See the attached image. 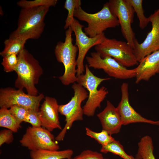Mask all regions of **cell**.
<instances>
[{"mask_svg":"<svg viewBox=\"0 0 159 159\" xmlns=\"http://www.w3.org/2000/svg\"><path fill=\"white\" fill-rule=\"evenodd\" d=\"M11 130L7 129L1 130L0 132V146L4 143L9 144L14 139L13 133Z\"/></svg>","mask_w":159,"mask_h":159,"instance_id":"4dcf8cb0","label":"cell"},{"mask_svg":"<svg viewBox=\"0 0 159 159\" xmlns=\"http://www.w3.org/2000/svg\"><path fill=\"white\" fill-rule=\"evenodd\" d=\"M152 29L144 41L140 43L135 38L134 54L139 63L145 57L159 50V9L148 17Z\"/></svg>","mask_w":159,"mask_h":159,"instance_id":"4fadbf2b","label":"cell"},{"mask_svg":"<svg viewBox=\"0 0 159 159\" xmlns=\"http://www.w3.org/2000/svg\"><path fill=\"white\" fill-rule=\"evenodd\" d=\"M121 97L117 108L120 116L122 125L135 123H145L159 126V120L147 119L137 112L131 105L129 100L128 84L122 83L121 87Z\"/></svg>","mask_w":159,"mask_h":159,"instance_id":"5bb4252c","label":"cell"},{"mask_svg":"<svg viewBox=\"0 0 159 159\" xmlns=\"http://www.w3.org/2000/svg\"><path fill=\"white\" fill-rule=\"evenodd\" d=\"M72 87L74 92L73 96L67 103L59 106V112L65 116L66 123L55 138L58 141L63 140L67 131L71 128L75 121L83 120L84 114L81 104L88 97V93L84 87L77 83H74Z\"/></svg>","mask_w":159,"mask_h":159,"instance_id":"8992f818","label":"cell"},{"mask_svg":"<svg viewBox=\"0 0 159 159\" xmlns=\"http://www.w3.org/2000/svg\"><path fill=\"white\" fill-rule=\"evenodd\" d=\"M39 112L30 109L24 122L30 123L34 127H42Z\"/></svg>","mask_w":159,"mask_h":159,"instance_id":"f546056e","label":"cell"},{"mask_svg":"<svg viewBox=\"0 0 159 159\" xmlns=\"http://www.w3.org/2000/svg\"><path fill=\"white\" fill-rule=\"evenodd\" d=\"M74 16L87 23L84 32L91 38L103 33L108 28L120 25L117 18L111 11L108 2L103 4L100 11L94 14L88 13L79 7L75 9Z\"/></svg>","mask_w":159,"mask_h":159,"instance_id":"277c9868","label":"cell"},{"mask_svg":"<svg viewBox=\"0 0 159 159\" xmlns=\"http://www.w3.org/2000/svg\"><path fill=\"white\" fill-rule=\"evenodd\" d=\"M49 7L46 6L22 8L19 16L16 29L10 37L26 41L39 39L44 32V19Z\"/></svg>","mask_w":159,"mask_h":159,"instance_id":"6da1fadb","label":"cell"},{"mask_svg":"<svg viewBox=\"0 0 159 159\" xmlns=\"http://www.w3.org/2000/svg\"><path fill=\"white\" fill-rule=\"evenodd\" d=\"M102 153L96 151L87 150L82 151L73 158L69 159H104Z\"/></svg>","mask_w":159,"mask_h":159,"instance_id":"f1b7e54d","label":"cell"},{"mask_svg":"<svg viewBox=\"0 0 159 159\" xmlns=\"http://www.w3.org/2000/svg\"><path fill=\"white\" fill-rule=\"evenodd\" d=\"M112 13L117 18L122 35L133 49L135 33L131 26L134 10L128 0H110L108 2Z\"/></svg>","mask_w":159,"mask_h":159,"instance_id":"9c48e42d","label":"cell"},{"mask_svg":"<svg viewBox=\"0 0 159 159\" xmlns=\"http://www.w3.org/2000/svg\"><path fill=\"white\" fill-rule=\"evenodd\" d=\"M57 1V0H21L18 1L17 4L21 8H34L41 6L50 7L51 6H55Z\"/></svg>","mask_w":159,"mask_h":159,"instance_id":"484cf974","label":"cell"},{"mask_svg":"<svg viewBox=\"0 0 159 159\" xmlns=\"http://www.w3.org/2000/svg\"><path fill=\"white\" fill-rule=\"evenodd\" d=\"M72 32L70 26L65 32L64 42H58L54 49V53L57 61L62 63L64 67V73L59 78L65 85L73 84L77 82V79L76 75V57L78 48L73 44Z\"/></svg>","mask_w":159,"mask_h":159,"instance_id":"3957f363","label":"cell"},{"mask_svg":"<svg viewBox=\"0 0 159 159\" xmlns=\"http://www.w3.org/2000/svg\"><path fill=\"white\" fill-rule=\"evenodd\" d=\"M44 98L43 93L32 95L25 93L22 89L8 87L0 90V107L8 109L12 106L17 105L39 111L40 103Z\"/></svg>","mask_w":159,"mask_h":159,"instance_id":"8fae6325","label":"cell"},{"mask_svg":"<svg viewBox=\"0 0 159 159\" xmlns=\"http://www.w3.org/2000/svg\"><path fill=\"white\" fill-rule=\"evenodd\" d=\"M95 49L102 58L111 57L126 67L139 64L133 49L127 42L106 37L101 43L95 46Z\"/></svg>","mask_w":159,"mask_h":159,"instance_id":"52a82bcc","label":"cell"},{"mask_svg":"<svg viewBox=\"0 0 159 159\" xmlns=\"http://www.w3.org/2000/svg\"><path fill=\"white\" fill-rule=\"evenodd\" d=\"M18 63L15 71L17 77L15 86L18 89L25 88L27 93L32 95H38L35 87L43 73V69L38 61L26 49L18 55Z\"/></svg>","mask_w":159,"mask_h":159,"instance_id":"7a4b0ae2","label":"cell"},{"mask_svg":"<svg viewBox=\"0 0 159 159\" xmlns=\"http://www.w3.org/2000/svg\"><path fill=\"white\" fill-rule=\"evenodd\" d=\"M76 38L75 45L78 48L77 59V76L83 74L85 71L84 60L86 54L92 47L101 43L106 37L104 33L93 38L88 37L82 30L84 26L75 18L70 26Z\"/></svg>","mask_w":159,"mask_h":159,"instance_id":"7c38bea8","label":"cell"},{"mask_svg":"<svg viewBox=\"0 0 159 159\" xmlns=\"http://www.w3.org/2000/svg\"><path fill=\"white\" fill-rule=\"evenodd\" d=\"M26 42L19 39L9 37L4 41V48L0 54L3 57L14 54L18 55L24 48Z\"/></svg>","mask_w":159,"mask_h":159,"instance_id":"ffe728a7","label":"cell"},{"mask_svg":"<svg viewBox=\"0 0 159 159\" xmlns=\"http://www.w3.org/2000/svg\"><path fill=\"white\" fill-rule=\"evenodd\" d=\"M90 56L86 57L89 67L102 69L109 76L116 79L125 80L135 77V68L127 69L112 57L107 56L102 58L97 52H91Z\"/></svg>","mask_w":159,"mask_h":159,"instance_id":"ba28073f","label":"cell"},{"mask_svg":"<svg viewBox=\"0 0 159 159\" xmlns=\"http://www.w3.org/2000/svg\"><path fill=\"white\" fill-rule=\"evenodd\" d=\"M136 12L139 21V26L142 29L145 28L150 22L148 17L144 14L142 0H128Z\"/></svg>","mask_w":159,"mask_h":159,"instance_id":"d4e9b609","label":"cell"},{"mask_svg":"<svg viewBox=\"0 0 159 159\" xmlns=\"http://www.w3.org/2000/svg\"><path fill=\"white\" fill-rule=\"evenodd\" d=\"M39 112L42 127L51 132L54 129L62 130L59 119L58 105L54 98L46 96Z\"/></svg>","mask_w":159,"mask_h":159,"instance_id":"9a60e30c","label":"cell"},{"mask_svg":"<svg viewBox=\"0 0 159 159\" xmlns=\"http://www.w3.org/2000/svg\"><path fill=\"white\" fill-rule=\"evenodd\" d=\"M73 154V150L70 149L62 150L40 149L30 152L32 159H69Z\"/></svg>","mask_w":159,"mask_h":159,"instance_id":"ac0fdd59","label":"cell"},{"mask_svg":"<svg viewBox=\"0 0 159 159\" xmlns=\"http://www.w3.org/2000/svg\"><path fill=\"white\" fill-rule=\"evenodd\" d=\"M85 73L77 76V83L82 85L89 92L88 99L83 107L84 114L88 117H93L98 108L101 107V102L108 94L104 87L98 90V86L103 82L109 80L110 78H101L95 75L90 70L87 64L85 66Z\"/></svg>","mask_w":159,"mask_h":159,"instance_id":"5b68a950","label":"cell"},{"mask_svg":"<svg viewBox=\"0 0 159 159\" xmlns=\"http://www.w3.org/2000/svg\"><path fill=\"white\" fill-rule=\"evenodd\" d=\"M86 135L96 140L102 147L107 145L115 139L107 131L102 130L100 132L94 131L88 127L85 128Z\"/></svg>","mask_w":159,"mask_h":159,"instance_id":"603a6c76","label":"cell"},{"mask_svg":"<svg viewBox=\"0 0 159 159\" xmlns=\"http://www.w3.org/2000/svg\"><path fill=\"white\" fill-rule=\"evenodd\" d=\"M0 127L9 129L14 132H18L21 127L19 124L10 113L9 109L5 107L0 109Z\"/></svg>","mask_w":159,"mask_h":159,"instance_id":"44dd1931","label":"cell"},{"mask_svg":"<svg viewBox=\"0 0 159 159\" xmlns=\"http://www.w3.org/2000/svg\"><path fill=\"white\" fill-rule=\"evenodd\" d=\"M104 159H109L108 158H104Z\"/></svg>","mask_w":159,"mask_h":159,"instance_id":"1f68e13d","label":"cell"},{"mask_svg":"<svg viewBox=\"0 0 159 159\" xmlns=\"http://www.w3.org/2000/svg\"><path fill=\"white\" fill-rule=\"evenodd\" d=\"M100 151L104 153H111L124 159H140L136 156L134 158L132 155H128L125 151L123 146L119 141L116 140L105 146H102Z\"/></svg>","mask_w":159,"mask_h":159,"instance_id":"7402d4cb","label":"cell"},{"mask_svg":"<svg viewBox=\"0 0 159 159\" xmlns=\"http://www.w3.org/2000/svg\"><path fill=\"white\" fill-rule=\"evenodd\" d=\"M102 128L112 135L119 133L122 125L120 115L114 105L109 100L104 109L97 114Z\"/></svg>","mask_w":159,"mask_h":159,"instance_id":"2e32d148","label":"cell"},{"mask_svg":"<svg viewBox=\"0 0 159 159\" xmlns=\"http://www.w3.org/2000/svg\"><path fill=\"white\" fill-rule=\"evenodd\" d=\"M51 132L42 127H28L19 142L31 150H58L59 147Z\"/></svg>","mask_w":159,"mask_h":159,"instance_id":"30bf717a","label":"cell"},{"mask_svg":"<svg viewBox=\"0 0 159 159\" xmlns=\"http://www.w3.org/2000/svg\"><path fill=\"white\" fill-rule=\"evenodd\" d=\"M136 157L140 159H155L153 154L154 146L152 138L146 135L141 138L138 144Z\"/></svg>","mask_w":159,"mask_h":159,"instance_id":"d6986e66","label":"cell"},{"mask_svg":"<svg viewBox=\"0 0 159 159\" xmlns=\"http://www.w3.org/2000/svg\"><path fill=\"white\" fill-rule=\"evenodd\" d=\"M29 110L24 107L13 105L9 108V110L18 122L21 124L24 121Z\"/></svg>","mask_w":159,"mask_h":159,"instance_id":"83f0119b","label":"cell"},{"mask_svg":"<svg viewBox=\"0 0 159 159\" xmlns=\"http://www.w3.org/2000/svg\"><path fill=\"white\" fill-rule=\"evenodd\" d=\"M18 63V55L12 54L3 57L1 64L6 72L15 71Z\"/></svg>","mask_w":159,"mask_h":159,"instance_id":"4316f807","label":"cell"},{"mask_svg":"<svg viewBox=\"0 0 159 159\" xmlns=\"http://www.w3.org/2000/svg\"><path fill=\"white\" fill-rule=\"evenodd\" d=\"M136 69L135 83L148 81L159 73V50L147 56L139 63Z\"/></svg>","mask_w":159,"mask_h":159,"instance_id":"e0dca14e","label":"cell"},{"mask_svg":"<svg viewBox=\"0 0 159 159\" xmlns=\"http://www.w3.org/2000/svg\"><path fill=\"white\" fill-rule=\"evenodd\" d=\"M81 2L80 0H66L64 7L68 12L67 16L64 26L65 29L69 27L74 20V12L75 9L81 6Z\"/></svg>","mask_w":159,"mask_h":159,"instance_id":"cb8c5ba5","label":"cell"},{"mask_svg":"<svg viewBox=\"0 0 159 159\" xmlns=\"http://www.w3.org/2000/svg\"></svg>","mask_w":159,"mask_h":159,"instance_id":"d6a6232c","label":"cell"}]
</instances>
